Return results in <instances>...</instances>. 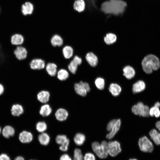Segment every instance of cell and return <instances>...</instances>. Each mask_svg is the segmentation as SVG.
<instances>
[{"label":"cell","instance_id":"42","mask_svg":"<svg viewBox=\"0 0 160 160\" xmlns=\"http://www.w3.org/2000/svg\"><path fill=\"white\" fill-rule=\"evenodd\" d=\"M14 160H25V159L23 156H19L15 157Z\"/></svg>","mask_w":160,"mask_h":160},{"label":"cell","instance_id":"16","mask_svg":"<svg viewBox=\"0 0 160 160\" xmlns=\"http://www.w3.org/2000/svg\"><path fill=\"white\" fill-rule=\"evenodd\" d=\"M145 84L142 80H139L133 85L132 91L134 93H137L142 92L145 89Z\"/></svg>","mask_w":160,"mask_h":160},{"label":"cell","instance_id":"38","mask_svg":"<svg viewBox=\"0 0 160 160\" xmlns=\"http://www.w3.org/2000/svg\"><path fill=\"white\" fill-rule=\"evenodd\" d=\"M84 160H95L94 155L92 153H86L83 157Z\"/></svg>","mask_w":160,"mask_h":160},{"label":"cell","instance_id":"29","mask_svg":"<svg viewBox=\"0 0 160 160\" xmlns=\"http://www.w3.org/2000/svg\"><path fill=\"white\" fill-rule=\"evenodd\" d=\"M12 114L15 116H19L22 114L24 112L23 107L20 105H14L11 110Z\"/></svg>","mask_w":160,"mask_h":160},{"label":"cell","instance_id":"21","mask_svg":"<svg viewBox=\"0 0 160 160\" xmlns=\"http://www.w3.org/2000/svg\"><path fill=\"white\" fill-rule=\"evenodd\" d=\"M49 97L50 94L49 92L45 90L39 92L37 95L38 100L42 103H45L48 102Z\"/></svg>","mask_w":160,"mask_h":160},{"label":"cell","instance_id":"47","mask_svg":"<svg viewBox=\"0 0 160 160\" xmlns=\"http://www.w3.org/2000/svg\"><path fill=\"white\" fill-rule=\"evenodd\" d=\"M1 127H0V133H1Z\"/></svg>","mask_w":160,"mask_h":160},{"label":"cell","instance_id":"33","mask_svg":"<svg viewBox=\"0 0 160 160\" xmlns=\"http://www.w3.org/2000/svg\"><path fill=\"white\" fill-rule=\"evenodd\" d=\"M116 36L111 33L107 34L104 38V41L108 45L114 43L116 41Z\"/></svg>","mask_w":160,"mask_h":160},{"label":"cell","instance_id":"2","mask_svg":"<svg viewBox=\"0 0 160 160\" xmlns=\"http://www.w3.org/2000/svg\"><path fill=\"white\" fill-rule=\"evenodd\" d=\"M142 68L146 73H151L153 71L158 70L160 67V62L156 56L150 54L145 56L142 62Z\"/></svg>","mask_w":160,"mask_h":160},{"label":"cell","instance_id":"15","mask_svg":"<svg viewBox=\"0 0 160 160\" xmlns=\"http://www.w3.org/2000/svg\"><path fill=\"white\" fill-rule=\"evenodd\" d=\"M121 124L120 119H117L115 124L109 133L106 135V138L108 139H112L119 130Z\"/></svg>","mask_w":160,"mask_h":160},{"label":"cell","instance_id":"22","mask_svg":"<svg viewBox=\"0 0 160 160\" xmlns=\"http://www.w3.org/2000/svg\"><path fill=\"white\" fill-rule=\"evenodd\" d=\"M75 10L79 12L84 11L85 8L86 4L84 0H76L73 5Z\"/></svg>","mask_w":160,"mask_h":160},{"label":"cell","instance_id":"27","mask_svg":"<svg viewBox=\"0 0 160 160\" xmlns=\"http://www.w3.org/2000/svg\"><path fill=\"white\" fill-rule=\"evenodd\" d=\"M62 53L64 57L66 59H68L73 56V50L71 46L69 45L65 46L62 49Z\"/></svg>","mask_w":160,"mask_h":160},{"label":"cell","instance_id":"48","mask_svg":"<svg viewBox=\"0 0 160 160\" xmlns=\"http://www.w3.org/2000/svg\"><path fill=\"white\" fill-rule=\"evenodd\" d=\"M29 160H33V159H30Z\"/></svg>","mask_w":160,"mask_h":160},{"label":"cell","instance_id":"30","mask_svg":"<svg viewBox=\"0 0 160 160\" xmlns=\"http://www.w3.org/2000/svg\"><path fill=\"white\" fill-rule=\"evenodd\" d=\"M52 109L48 104H44L41 106L39 113L43 116H49L51 113Z\"/></svg>","mask_w":160,"mask_h":160},{"label":"cell","instance_id":"19","mask_svg":"<svg viewBox=\"0 0 160 160\" xmlns=\"http://www.w3.org/2000/svg\"><path fill=\"white\" fill-rule=\"evenodd\" d=\"M23 36L20 34H15L11 37V43L13 45L17 46L21 45L23 42Z\"/></svg>","mask_w":160,"mask_h":160},{"label":"cell","instance_id":"3","mask_svg":"<svg viewBox=\"0 0 160 160\" xmlns=\"http://www.w3.org/2000/svg\"><path fill=\"white\" fill-rule=\"evenodd\" d=\"M93 151L96 155L101 159H105L108 156V143L103 141L100 144L98 142H94L92 144Z\"/></svg>","mask_w":160,"mask_h":160},{"label":"cell","instance_id":"45","mask_svg":"<svg viewBox=\"0 0 160 160\" xmlns=\"http://www.w3.org/2000/svg\"><path fill=\"white\" fill-rule=\"evenodd\" d=\"M154 105L159 108L160 107V103L159 102H157L155 103Z\"/></svg>","mask_w":160,"mask_h":160},{"label":"cell","instance_id":"4","mask_svg":"<svg viewBox=\"0 0 160 160\" xmlns=\"http://www.w3.org/2000/svg\"><path fill=\"white\" fill-rule=\"evenodd\" d=\"M149 109L148 106L140 102L132 106V112L136 115H138L143 117H147L150 116Z\"/></svg>","mask_w":160,"mask_h":160},{"label":"cell","instance_id":"5","mask_svg":"<svg viewBox=\"0 0 160 160\" xmlns=\"http://www.w3.org/2000/svg\"><path fill=\"white\" fill-rule=\"evenodd\" d=\"M138 145L140 150L145 152H151L153 149L152 143L145 136L140 138L138 141Z\"/></svg>","mask_w":160,"mask_h":160},{"label":"cell","instance_id":"13","mask_svg":"<svg viewBox=\"0 0 160 160\" xmlns=\"http://www.w3.org/2000/svg\"><path fill=\"white\" fill-rule=\"evenodd\" d=\"M19 138L21 143H30L32 141L33 136L31 132L25 131L20 133Z\"/></svg>","mask_w":160,"mask_h":160},{"label":"cell","instance_id":"1","mask_svg":"<svg viewBox=\"0 0 160 160\" xmlns=\"http://www.w3.org/2000/svg\"><path fill=\"white\" fill-rule=\"evenodd\" d=\"M127 5L122 0H109L102 4L100 10L105 14L119 15L124 12Z\"/></svg>","mask_w":160,"mask_h":160},{"label":"cell","instance_id":"41","mask_svg":"<svg viewBox=\"0 0 160 160\" xmlns=\"http://www.w3.org/2000/svg\"><path fill=\"white\" fill-rule=\"evenodd\" d=\"M60 160H72V159L68 154H64L61 156Z\"/></svg>","mask_w":160,"mask_h":160},{"label":"cell","instance_id":"24","mask_svg":"<svg viewBox=\"0 0 160 160\" xmlns=\"http://www.w3.org/2000/svg\"><path fill=\"white\" fill-rule=\"evenodd\" d=\"M124 75L128 79L133 78L135 75V71L131 66L127 65L123 69Z\"/></svg>","mask_w":160,"mask_h":160},{"label":"cell","instance_id":"9","mask_svg":"<svg viewBox=\"0 0 160 160\" xmlns=\"http://www.w3.org/2000/svg\"><path fill=\"white\" fill-rule=\"evenodd\" d=\"M82 62V60L81 57L77 55L75 56L68 66L69 71L73 74H75L78 66L81 65Z\"/></svg>","mask_w":160,"mask_h":160},{"label":"cell","instance_id":"26","mask_svg":"<svg viewBox=\"0 0 160 160\" xmlns=\"http://www.w3.org/2000/svg\"><path fill=\"white\" fill-rule=\"evenodd\" d=\"M15 132V130L12 127L10 126H7L3 129L2 134L4 137L9 138L10 137L14 136Z\"/></svg>","mask_w":160,"mask_h":160},{"label":"cell","instance_id":"20","mask_svg":"<svg viewBox=\"0 0 160 160\" xmlns=\"http://www.w3.org/2000/svg\"><path fill=\"white\" fill-rule=\"evenodd\" d=\"M151 139L157 145H160V133L156 129H153L149 133Z\"/></svg>","mask_w":160,"mask_h":160},{"label":"cell","instance_id":"7","mask_svg":"<svg viewBox=\"0 0 160 160\" xmlns=\"http://www.w3.org/2000/svg\"><path fill=\"white\" fill-rule=\"evenodd\" d=\"M108 153L111 156L115 157L121 151L120 144L116 141H111L108 143Z\"/></svg>","mask_w":160,"mask_h":160},{"label":"cell","instance_id":"35","mask_svg":"<svg viewBox=\"0 0 160 160\" xmlns=\"http://www.w3.org/2000/svg\"><path fill=\"white\" fill-rule=\"evenodd\" d=\"M36 128L38 132L42 133L46 130L47 126L45 122L39 121L36 124Z\"/></svg>","mask_w":160,"mask_h":160},{"label":"cell","instance_id":"36","mask_svg":"<svg viewBox=\"0 0 160 160\" xmlns=\"http://www.w3.org/2000/svg\"><path fill=\"white\" fill-rule=\"evenodd\" d=\"M95 84L96 87L98 89L102 90L104 89L105 86V81L103 78L100 77L97 78L95 80Z\"/></svg>","mask_w":160,"mask_h":160},{"label":"cell","instance_id":"11","mask_svg":"<svg viewBox=\"0 0 160 160\" xmlns=\"http://www.w3.org/2000/svg\"><path fill=\"white\" fill-rule=\"evenodd\" d=\"M16 58L19 60L25 59L27 57L28 52L26 49L21 46H17L14 51Z\"/></svg>","mask_w":160,"mask_h":160},{"label":"cell","instance_id":"17","mask_svg":"<svg viewBox=\"0 0 160 160\" xmlns=\"http://www.w3.org/2000/svg\"><path fill=\"white\" fill-rule=\"evenodd\" d=\"M85 58L89 64L93 67L95 66L98 63L97 57L92 52H89L86 55Z\"/></svg>","mask_w":160,"mask_h":160},{"label":"cell","instance_id":"10","mask_svg":"<svg viewBox=\"0 0 160 160\" xmlns=\"http://www.w3.org/2000/svg\"><path fill=\"white\" fill-rule=\"evenodd\" d=\"M30 68L33 70H40L44 69L45 65V61L40 58L33 59L30 63Z\"/></svg>","mask_w":160,"mask_h":160},{"label":"cell","instance_id":"32","mask_svg":"<svg viewBox=\"0 0 160 160\" xmlns=\"http://www.w3.org/2000/svg\"><path fill=\"white\" fill-rule=\"evenodd\" d=\"M69 74L68 72L64 69H60L57 73V77L60 81H63L66 80L69 77Z\"/></svg>","mask_w":160,"mask_h":160},{"label":"cell","instance_id":"37","mask_svg":"<svg viewBox=\"0 0 160 160\" xmlns=\"http://www.w3.org/2000/svg\"><path fill=\"white\" fill-rule=\"evenodd\" d=\"M73 160H84L81 150L79 148H76L74 151Z\"/></svg>","mask_w":160,"mask_h":160},{"label":"cell","instance_id":"40","mask_svg":"<svg viewBox=\"0 0 160 160\" xmlns=\"http://www.w3.org/2000/svg\"><path fill=\"white\" fill-rule=\"evenodd\" d=\"M0 160H11V159L7 153H2L0 154Z\"/></svg>","mask_w":160,"mask_h":160},{"label":"cell","instance_id":"39","mask_svg":"<svg viewBox=\"0 0 160 160\" xmlns=\"http://www.w3.org/2000/svg\"><path fill=\"white\" fill-rule=\"evenodd\" d=\"M117 119H114L110 121L107 124V129L108 131L110 132L115 124Z\"/></svg>","mask_w":160,"mask_h":160},{"label":"cell","instance_id":"31","mask_svg":"<svg viewBox=\"0 0 160 160\" xmlns=\"http://www.w3.org/2000/svg\"><path fill=\"white\" fill-rule=\"evenodd\" d=\"M85 139V137L84 134L81 133H78L74 136L73 140L76 145H81L84 143Z\"/></svg>","mask_w":160,"mask_h":160},{"label":"cell","instance_id":"8","mask_svg":"<svg viewBox=\"0 0 160 160\" xmlns=\"http://www.w3.org/2000/svg\"><path fill=\"white\" fill-rule=\"evenodd\" d=\"M55 140L57 144L60 145L59 147L60 150L65 151L68 150L69 140L66 135H58L56 136Z\"/></svg>","mask_w":160,"mask_h":160},{"label":"cell","instance_id":"12","mask_svg":"<svg viewBox=\"0 0 160 160\" xmlns=\"http://www.w3.org/2000/svg\"><path fill=\"white\" fill-rule=\"evenodd\" d=\"M34 10V6L31 2L26 1L21 7V12L25 16L32 14Z\"/></svg>","mask_w":160,"mask_h":160},{"label":"cell","instance_id":"43","mask_svg":"<svg viewBox=\"0 0 160 160\" xmlns=\"http://www.w3.org/2000/svg\"><path fill=\"white\" fill-rule=\"evenodd\" d=\"M4 89L3 86L0 83V95H1L3 93Z\"/></svg>","mask_w":160,"mask_h":160},{"label":"cell","instance_id":"34","mask_svg":"<svg viewBox=\"0 0 160 160\" xmlns=\"http://www.w3.org/2000/svg\"><path fill=\"white\" fill-rule=\"evenodd\" d=\"M149 115L151 116H154L158 118L160 116V110L159 108L153 106L149 109Z\"/></svg>","mask_w":160,"mask_h":160},{"label":"cell","instance_id":"28","mask_svg":"<svg viewBox=\"0 0 160 160\" xmlns=\"http://www.w3.org/2000/svg\"><path fill=\"white\" fill-rule=\"evenodd\" d=\"M38 139L41 145H46L49 143L50 138L47 133L42 132L38 136Z\"/></svg>","mask_w":160,"mask_h":160},{"label":"cell","instance_id":"46","mask_svg":"<svg viewBox=\"0 0 160 160\" xmlns=\"http://www.w3.org/2000/svg\"><path fill=\"white\" fill-rule=\"evenodd\" d=\"M129 160H137L135 159H130Z\"/></svg>","mask_w":160,"mask_h":160},{"label":"cell","instance_id":"23","mask_svg":"<svg viewBox=\"0 0 160 160\" xmlns=\"http://www.w3.org/2000/svg\"><path fill=\"white\" fill-rule=\"evenodd\" d=\"M50 42L54 47L61 46L63 44V40L62 37L57 34H55L52 37Z\"/></svg>","mask_w":160,"mask_h":160},{"label":"cell","instance_id":"14","mask_svg":"<svg viewBox=\"0 0 160 160\" xmlns=\"http://www.w3.org/2000/svg\"><path fill=\"white\" fill-rule=\"evenodd\" d=\"M55 115L56 119L58 120L63 121L67 119L68 116V113L65 109L60 108L56 111Z\"/></svg>","mask_w":160,"mask_h":160},{"label":"cell","instance_id":"18","mask_svg":"<svg viewBox=\"0 0 160 160\" xmlns=\"http://www.w3.org/2000/svg\"><path fill=\"white\" fill-rule=\"evenodd\" d=\"M57 66L52 63H48L46 66V70L47 73L51 76H55L57 73Z\"/></svg>","mask_w":160,"mask_h":160},{"label":"cell","instance_id":"25","mask_svg":"<svg viewBox=\"0 0 160 160\" xmlns=\"http://www.w3.org/2000/svg\"><path fill=\"white\" fill-rule=\"evenodd\" d=\"M109 91L114 96H118L120 93L121 89L120 86L116 83L111 84L109 88Z\"/></svg>","mask_w":160,"mask_h":160},{"label":"cell","instance_id":"44","mask_svg":"<svg viewBox=\"0 0 160 160\" xmlns=\"http://www.w3.org/2000/svg\"><path fill=\"white\" fill-rule=\"evenodd\" d=\"M155 126L156 128L159 130L160 133V120L157 121L156 124Z\"/></svg>","mask_w":160,"mask_h":160},{"label":"cell","instance_id":"6","mask_svg":"<svg viewBox=\"0 0 160 160\" xmlns=\"http://www.w3.org/2000/svg\"><path fill=\"white\" fill-rule=\"evenodd\" d=\"M74 89L78 95L83 97L86 96L87 92L90 90L89 84L81 81L74 84Z\"/></svg>","mask_w":160,"mask_h":160}]
</instances>
